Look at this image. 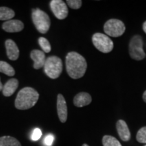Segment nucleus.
Here are the masks:
<instances>
[{
  "mask_svg": "<svg viewBox=\"0 0 146 146\" xmlns=\"http://www.w3.org/2000/svg\"><path fill=\"white\" fill-rule=\"evenodd\" d=\"M54 141V136L52 134L48 135L44 139V144L46 146H51Z\"/></svg>",
  "mask_w": 146,
  "mask_h": 146,
  "instance_id": "24",
  "label": "nucleus"
},
{
  "mask_svg": "<svg viewBox=\"0 0 146 146\" xmlns=\"http://www.w3.org/2000/svg\"><path fill=\"white\" fill-rule=\"evenodd\" d=\"M66 68L67 73L73 79L83 77L87 68L86 60L77 52H71L66 57Z\"/></svg>",
  "mask_w": 146,
  "mask_h": 146,
  "instance_id": "1",
  "label": "nucleus"
},
{
  "mask_svg": "<svg viewBox=\"0 0 146 146\" xmlns=\"http://www.w3.org/2000/svg\"><path fill=\"white\" fill-rule=\"evenodd\" d=\"M66 3L70 8L74 10H78L82 5V1L81 0H67Z\"/></svg>",
  "mask_w": 146,
  "mask_h": 146,
  "instance_id": "22",
  "label": "nucleus"
},
{
  "mask_svg": "<svg viewBox=\"0 0 146 146\" xmlns=\"http://www.w3.org/2000/svg\"><path fill=\"white\" fill-rule=\"evenodd\" d=\"M43 67L47 76L52 79H56L59 77L62 72V61L57 56H50L46 58Z\"/></svg>",
  "mask_w": 146,
  "mask_h": 146,
  "instance_id": "4",
  "label": "nucleus"
},
{
  "mask_svg": "<svg viewBox=\"0 0 146 146\" xmlns=\"http://www.w3.org/2000/svg\"><path fill=\"white\" fill-rule=\"evenodd\" d=\"M5 48H6L8 57L11 60H16L19 57V49L16 43L12 39H8L5 41Z\"/></svg>",
  "mask_w": 146,
  "mask_h": 146,
  "instance_id": "13",
  "label": "nucleus"
},
{
  "mask_svg": "<svg viewBox=\"0 0 146 146\" xmlns=\"http://www.w3.org/2000/svg\"><path fill=\"white\" fill-rule=\"evenodd\" d=\"M31 58L34 61L33 68L35 69H40L44 66L46 58L44 52L38 50H34L31 52Z\"/></svg>",
  "mask_w": 146,
  "mask_h": 146,
  "instance_id": "10",
  "label": "nucleus"
},
{
  "mask_svg": "<svg viewBox=\"0 0 146 146\" xmlns=\"http://www.w3.org/2000/svg\"><path fill=\"white\" fill-rule=\"evenodd\" d=\"M143 42L139 35H135L131 38L129 43V55L133 60H141L145 58L146 54L143 50Z\"/></svg>",
  "mask_w": 146,
  "mask_h": 146,
  "instance_id": "5",
  "label": "nucleus"
},
{
  "mask_svg": "<svg viewBox=\"0 0 146 146\" xmlns=\"http://www.w3.org/2000/svg\"><path fill=\"white\" fill-rule=\"evenodd\" d=\"M0 146H22L18 139L13 137L3 136L0 137Z\"/></svg>",
  "mask_w": 146,
  "mask_h": 146,
  "instance_id": "16",
  "label": "nucleus"
},
{
  "mask_svg": "<svg viewBox=\"0 0 146 146\" xmlns=\"http://www.w3.org/2000/svg\"><path fill=\"white\" fill-rule=\"evenodd\" d=\"M15 16V12L7 7H0V21H10Z\"/></svg>",
  "mask_w": 146,
  "mask_h": 146,
  "instance_id": "17",
  "label": "nucleus"
},
{
  "mask_svg": "<svg viewBox=\"0 0 146 146\" xmlns=\"http://www.w3.org/2000/svg\"><path fill=\"white\" fill-rule=\"evenodd\" d=\"M2 28L6 32L17 33L24 29V24L18 20H10L3 24Z\"/></svg>",
  "mask_w": 146,
  "mask_h": 146,
  "instance_id": "11",
  "label": "nucleus"
},
{
  "mask_svg": "<svg viewBox=\"0 0 146 146\" xmlns=\"http://www.w3.org/2000/svg\"><path fill=\"white\" fill-rule=\"evenodd\" d=\"M39 94L32 87H25L18 92L15 100V107L18 110H28L33 107L39 100Z\"/></svg>",
  "mask_w": 146,
  "mask_h": 146,
  "instance_id": "2",
  "label": "nucleus"
},
{
  "mask_svg": "<svg viewBox=\"0 0 146 146\" xmlns=\"http://www.w3.org/2000/svg\"><path fill=\"white\" fill-rule=\"evenodd\" d=\"M57 112L60 121L62 123H66L68 117V109H67L66 102L62 94L58 95Z\"/></svg>",
  "mask_w": 146,
  "mask_h": 146,
  "instance_id": "9",
  "label": "nucleus"
},
{
  "mask_svg": "<svg viewBox=\"0 0 146 146\" xmlns=\"http://www.w3.org/2000/svg\"><path fill=\"white\" fill-rule=\"evenodd\" d=\"M116 129L120 138L123 141H128L131 139V133L126 122L123 120H118L116 123Z\"/></svg>",
  "mask_w": 146,
  "mask_h": 146,
  "instance_id": "12",
  "label": "nucleus"
},
{
  "mask_svg": "<svg viewBox=\"0 0 146 146\" xmlns=\"http://www.w3.org/2000/svg\"><path fill=\"white\" fill-rule=\"evenodd\" d=\"M143 101L146 103V91H145V92H144L143 94Z\"/></svg>",
  "mask_w": 146,
  "mask_h": 146,
  "instance_id": "26",
  "label": "nucleus"
},
{
  "mask_svg": "<svg viewBox=\"0 0 146 146\" xmlns=\"http://www.w3.org/2000/svg\"><path fill=\"white\" fill-rule=\"evenodd\" d=\"M82 146H89V145H87V144H86V143H85V144H83V145H82Z\"/></svg>",
  "mask_w": 146,
  "mask_h": 146,
  "instance_id": "28",
  "label": "nucleus"
},
{
  "mask_svg": "<svg viewBox=\"0 0 146 146\" xmlns=\"http://www.w3.org/2000/svg\"><path fill=\"white\" fill-rule=\"evenodd\" d=\"M91 101H92V98L88 93L81 92L76 95L74 98L73 102L75 106L81 108L89 105Z\"/></svg>",
  "mask_w": 146,
  "mask_h": 146,
  "instance_id": "14",
  "label": "nucleus"
},
{
  "mask_svg": "<svg viewBox=\"0 0 146 146\" xmlns=\"http://www.w3.org/2000/svg\"><path fill=\"white\" fill-rule=\"evenodd\" d=\"M41 136L42 132L41 129L36 128V129H35L33 131V133L31 135V139L33 141H37V140H39V139L41 137Z\"/></svg>",
  "mask_w": 146,
  "mask_h": 146,
  "instance_id": "23",
  "label": "nucleus"
},
{
  "mask_svg": "<svg viewBox=\"0 0 146 146\" xmlns=\"http://www.w3.org/2000/svg\"><path fill=\"white\" fill-rule=\"evenodd\" d=\"M50 8L58 19L63 20L67 17L68 10L67 5L62 0H52L50 1Z\"/></svg>",
  "mask_w": 146,
  "mask_h": 146,
  "instance_id": "8",
  "label": "nucleus"
},
{
  "mask_svg": "<svg viewBox=\"0 0 146 146\" xmlns=\"http://www.w3.org/2000/svg\"><path fill=\"white\" fill-rule=\"evenodd\" d=\"M102 143L104 146H122L117 139L110 135L104 136L102 138Z\"/></svg>",
  "mask_w": 146,
  "mask_h": 146,
  "instance_id": "19",
  "label": "nucleus"
},
{
  "mask_svg": "<svg viewBox=\"0 0 146 146\" xmlns=\"http://www.w3.org/2000/svg\"><path fill=\"white\" fill-rule=\"evenodd\" d=\"M143 30L146 34V21L144 22V23L143 24Z\"/></svg>",
  "mask_w": 146,
  "mask_h": 146,
  "instance_id": "25",
  "label": "nucleus"
},
{
  "mask_svg": "<svg viewBox=\"0 0 146 146\" xmlns=\"http://www.w3.org/2000/svg\"><path fill=\"white\" fill-rule=\"evenodd\" d=\"M92 42L96 48L102 53H109L114 48V43L110 38L100 33H97L93 35Z\"/></svg>",
  "mask_w": 146,
  "mask_h": 146,
  "instance_id": "6",
  "label": "nucleus"
},
{
  "mask_svg": "<svg viewBox=\"0 0 146 146\" xmlns=\"http://www.w3.org/2000/svg\"><path fill=\"white\" fill-rule=\"evenodd\" d=\"M18 87V81L16 78H11L3 87V94L5 97L13 95Z\"/></svg>",
  "mask_w": 146,
  "mask_h": 146,
  "instance_id": "15",
  "label": "nucleus"
},
{
  "mask_svg": "<svg viewBox=\"0 0 146 146\" xmlns=\"http://www.w3.org/2000/svg\"><path fill=\"white\" fill-rule=\"evenodd\" d=\"M0 72L9 76H12L15 74V70L13 67L4 61H0Z\"/></svg>",
  "mask_w": 146,
  "mask_h": 146,
  "instance_id": "18",
  "label": "nucleus"
},
{
  "mask_svg": "<svg viewBox=\"0 0 146 146\" xmlns=\"http://www.w3.org/2000/svg\"><path fill=\"white\" fill-rule=\"evenodd\" d=\"M3 84L1 83V80H0V91H1V90H2V89H3Z\"/></svg>",
  "mask_w": 146,
  "mask_h": 146,
  "instance_id": "27",
  "label": "nucleus"
},
{
  "mask_svg": "<svg viewBox=\"0 0 146 146\" xmlns=\"http://www.w3.org/2000/svg\"><path fill=\"white\" fill-rule=\"evenodd\" d=\"M136 139L139 143H146V127H142L138 131Z\"/></svg>",
  "mask_w": 146,
  "mask_h": 146,
  "instance_id": "21",
  "label": "nucleus"
},
{
  "mask_svg": "<svg viewBox=\"0 0 146 146\" xmlns=\"http://www.w3.org/2000/svg\"><path fill=\"white\" fill-rule=\"evenodd\" d=\"M32 19L36 30L42 34H45L50 29L51 21L50 17L45 12L39 8L32 11Z\"/></svg>",
  "mask_w": 146,
  "mask_h": 146,
  "instance_id": "3",
  "label": "nucleus"
},
{
  "mask_svg": "<svg viewBox=\"0 0 146 146\" xmlns=\"http://www.w3.org/2000/svg\"><path fill=\"white\" fill-rule=\"evenodd\" d=\"M38 42H39V44L40 46H41V49L43 50V52L45 53L50 52L51 50H52V47H51V45L48 40L45 39V37L41 36V37L39 38Z\"/></svg>",
  "mask_w": 146,
  "mask_h": 146,
  "instance_id": "20",
  "label": "nucleus"
},
{
  "mask_svg": "<svg viewBox=\"0 0 146 146\" xmlns=\"http://www.w3.org/2000/svg\"><path fill=\"white\" fill-rule=\"evenodd\" d=\"M126 27L125 24L120 20L110 19L105 23L104 31L107 35L118 37L123 35L125 32Z\"/></svg>",
  "mask_w": 146,
  "mask_h": 146,
  "instance_id": "7",
  "label": "nucleus"
}]
</instances>
